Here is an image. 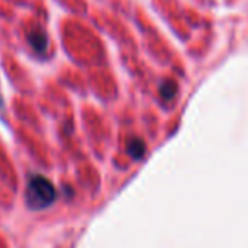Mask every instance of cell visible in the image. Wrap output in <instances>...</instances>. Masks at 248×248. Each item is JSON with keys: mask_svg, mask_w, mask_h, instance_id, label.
I'll use <instances>...</instances> for the list:
<instances>
[{"mask_svg": "<svg viewBox=\"0 0 248 248\" xmlns=\"http://www.w3.org/2000/svg\"><path fill=\"white\" fill-rule=\"evenodd\" d=\"M26 36H28L29 46H31V48L34 49L36 55H38V56H45L46 53H48L49 39H48V34H46L45 29L38 28V26H34V28L28 29Z\"/></svg>", "mask_w": 248, "mask_h": 248, "instance_id": "obj_2", "label": "cell"}, {"mask_svg": "<svg viewBox=\"0 0 248 248\" xmlns=\"http://www.w3.org/2000/svg\"><path fill=\"white\" fill-rule=\"evenodd\" d=\"M56 199V190L53 184L43 175H32L28 182L26 189V204L31 209H45L51 206L53 201Z\"/></svg>", "mask_w": 248, "mask_h": 248, "instance_id": "obj_1", "label": "cell"}, {"mask_svg": "<svg viewBox=\"0 0 248 248\" xmlns=\"http://www.w3.org/2000/svg\"><path fill=\"white\" fill-rule=\"evenodd\" d=\"M177 83L172 82V80H167V82L162 83V87H160V93H162V97L165 100H172L173 97L177 95Z\"/></svg>", "mask_w": 248, "mask_h": 248, "instance_id": "obj_4", "label": "cell"}, {"mask_svg": "<svg viewBox=\"0 0 248 248\" xmlns=\"http://www.w3.org/2000/svg\"><path fill=\"white\" fill-rule=\"evenodd\" d=\"M145 152H146V146H145V143H143L141 140H138V138L129 140V143H128V153L131 155L133 160L143 158V156H145Z\"/></svg>", "mask_w": 248, "mask_h": 248, "instance_id": "obj_3", "label": "cell"}]
</instances>
